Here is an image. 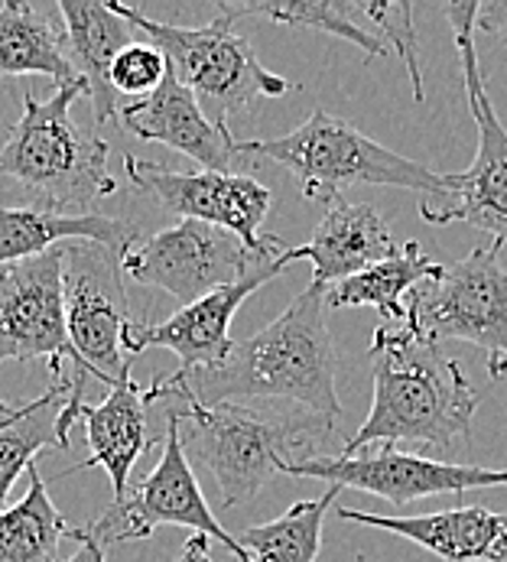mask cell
Segmentation results:
<instances>
[{
    "label": "cell",
    "mask_w": 507,
    "mask_h": 562,
    "mask_svg": "<svg viewBox=\"0 0 507 562\" xmlns=\"http://www.w3.org/2000/svg\"><path fill=\"white\" fill-rule=\"evenodd\" d=\"M371 413L341 456L397 442H417L442 456H452L459 442L469 446L478 394L439 341L414 331L407 322L381 325L371 335Z\"/></svg>",
    "instance_id": "6da1fadb"
},
{
    "label": "cell",
    "mask_w": 507,
    "mask_h": 562,
    "mask_svg": "<svg viewBox=\"0 0 507 562\" xmlns=\"http://www.w3.org/2000/svg\"><path fill=\"white\" fill-rule=\"evenodd\" d=\"M329 290L309 283L267 328L232 345L212 371H192L189 387L202 406L235 397H286L333 429L345 416L336 391V345L329 331Z\"/></svg>",
    "instance_id": "7a4b0ae2"
},
{
    "label": "cell",
    "mask_w": 507,
    "mask_h": 562,
    "mask_svg": "<svg viewBox=\"0 0 507 562\" xmlns=\"http://www.w3.org/2000/svg\"><path fill=\"white\" fill-rule=\"evenodd\" d=\"M150 401L176 416L179 439L189 459L205 465L218 484L222 507H241L283 475L290 456L303 446L313 419L290 413H263L241 403L202 406L182 371L147 387Z\"/></svg>",
    "instance_id": "3957f363"
},
{
    "label": "cell",
    "mask_w": 507,
    "mask_h": 562,
    "mask_svg": "<svg viewBox=\"0 0 507 562\" xmlns=\"http://www.w3.org/2000/svg\"><path fill=\"white\" fill-rule=\"evenodd\" d=\"M79 98H88L82 79L56 88L46 101L26 91L20 121L0 147V172L33 192L49 212L66 215H88V205L117 192L108 172V144L72 117Z\"/></svg>",
    "instance_id": "277c9868"
},
{
    "label": "cell",
    "mask_w": 507,
    "mask_h": 562,
    "mask_svg": "<svg viewBox=\"0 0 507 562\" xmlns=\"http://www.w3.org/2000/svg\"><path fill=\"white\" fill-rule=\"evenodd\" d=\"M241 154L257 166L277 162L296 182L306 199L333 205L348 186H397L417 189L422 195H449V176L401 157L378 140L364 137L354 124L316 108L296 131L277 140L241 144Z\"/></svg>",
    "instance_id": "5b68a950"
},
{
    "label": "cell",
    "mask_w": 507,
    "mask_h": 562,
    "mask_svg": "<svg viewBox=\"0 0 507 562\" xmlns=\"http://www.w3.org/2000/svg\"><path fill=\"white\" fill-rule=\"evenodd\" d=\"M147 43H154L169 63V72L182 81L212 124L228 127V117L248 111L260 98H283L293 85L260 66L251 43L232 30L228 16H215L205 26H169L150 20L144 10L111 3Z\"/></svg>",
    "instance_id": "8992f818"
},
{
    "label": "cell",
    "mask_w": 507,
    "mask_h": 562,
    "mask_svg": "<svg viewBox=\"0 0 507 562\" xmlns=\"http://www.w3.org/2000/svg\"><path fill=\"white\" fill-rule=\"evenodd\" d=\"M455 36L462 59V79L469 94V111L478 127V150L465 172L449 176V195H422L420 218L429 225H472L507 244V131L485 88V72L475 49L478 10L482 3H446L442 7Z\"/></svg>",
    "instance_id": "52a82bcc"
},
{
    "label": "cell",
    "mask_w": 507,
    "mask_h": 562,
    "mask_svg": "<svg viewBox=\"0 0 507 562\" xmlns=\"http://www.w3.org/2000/svg\"><path fill=\"white\" fill-rule=\"evenodd\" d=\"M502 247H475L410 293L407 325L432 341H469L488 355V374H507V270Z\"/></svg>",
    "instance_id": "ba28073f"
},
{
    "label": "cell",
    "mask_w": 507,
    "mask_h": 562,
    "mask_svg": "<svg viewBox=\"0 0 507 562\" xmlns=\"http://www.w3.org/2000/svg\"><path fill=\"white\" fill-rule=\"evenodd\" d=\"M286 247L251 250L225 228L182 218L176 228H164L150 238H137L124 254V273L140 286H157L182 306L241 283L254 267L280 257Z\"/></svg>",
    "instance_id": "9c48e42d"
},
{
    "label": "cell",
    "mask_w": 507,
    "mask_h": 562,
    "mask_svg": "<svg viewBox=\"0 0 507 562\" xmlns=\"http://www.w3.org/2000/svg\"><path fill=\"white\" fill-rule=\"evenodd\" d=\"M63 293L66 328L79 364L98 384L114 387L131 374L124 331L134 322L121 254L94 241L63 244Z\"/></svg>",
    "instance_id": "30bf717a"
},
{
    "label": "cell",
    "mask_w": 507,
    "mask_h": 562,
    "mask_svg": "<svg viewBox=\"0 0 507 562\" xmlns=\"http://www.w3.org/2000/svg\"><path fill=\"white\" fill-rule=\"evenodd\" d=\"M164 416H167V432H164V456H160L157 469L137 487H131L121 501H114L101 520L91 524L94 537L104 547H111V543L147 540L164 524L167 527H192L195 533L228 547V553L238 562H254L248 550L238 543V537H232L222 527V520L215 517V510L209 507L202 487L195 482V472L189 465V456L182 449L176 416L167 409H164Z\"/></svg>",
    "instance_id": "8fae6325"
},
{
    "label": "cell",
    "mask_w": 507,
    "mask_h": 562,
    "mask_svg": "<svg viewBox=\"0 0 507 562\" xmlns=\"http://www.w3.org/2000/svg\"><path fill=\"white\" fill-rule=\"evenodd\" d=\"M36 358L49 364L53 378H63L66 364H79L66 328L63 244L0 267V364Z\"/></svg>",
    "instance_id": "7c38bea8"
},
{
    "label": "cell",
    "mask_w": 507,
    "mask_h": 562,
    "mask_svg": "<svg viewBox=\"0 0 507 562\" xmlns=\"http://www.w3.org/2000/svg\"><path fill=\"white\" fill-rule=\"evenodd\" d=\"M283 475L293 479H319L333 487H354L374 497H384L397 507L439 497V494H459V491H478V487H502L507 484V469H482V465H455V462H436L414 452H401L397 446H378L374 452L364 449L358 456H313L303 462H290Z\"/></svg>",
    "instance_id": "4fadbf2b"
},
{
    "label": "cell",
    "mask_w": 507,
    "mask_h": 562,
    "mask_svg": "<svg viewBox=\"0 0 507 562\" xmlns=\"http://www.w3.org/2000/svg\"><path fill=\"white\" fill-rule=\"evenodd\" d=\"M127 182L157 199L167 212L179 218L205 222L232 232L251 250L283 247L273 235H260V225L273 205V192L254 176L232 172H179L160 162L127 157L124 160Z\"/></svg>",
    "instance_id": "5bb4252c"
},
{
    "label": "cell",
    "mask_w": 507,
    "mask_h": 562,
    "mask_svg": "<svg viewBox=\"0 0 507 562\" xmlns=\"http://www.w3.org/2000/svg\"><path fill=\"white\" fill-rule=\"evenodd\" d=\"M290 263H296L293 247H286L280 257L254 267L241 283L222 286V290L182 306L167 322H154V325L150 322H131L127 331H124V351L140 355L147 348H167L179 358L182 374L218 368L225 361V355L232 351V345H235L232 319H235L238 306L251 293H257L263 283H270L280 270H286Z\"/></svg>",
    "instance_id": "9a60e30c"
},
{
    "label": "cell",
    "mask_w": 507,
    "mask_h": 562,
    "mask_svg": "<svg viewBox=\"0 0 507 562\" xmlns=\"http://www.w3.org/2000/svg\"><path fill=\"white\" fill-rule=\"evenodd\" d=\"M117 114L134 137L164 144L199 162L205 172L238 176L241 166H251V160L241 154V140H235L228 127L212 124L195 94L182 81H176L172 72L150 98L131 101Z\"/></svg>",
    "instance_id": "2e32d148"
},
{
    "label": "cell",
    "mask_w": 507,
    "mask_h": 562,
    "mask_svg": "<svg viewBox=\"0 0 507 562\" xmlns=\"http://www.w3.org/2000/svg\"><path fill=\"white\" fill-rule=\"evenodd\" d=\"M348 524L397 533L446 562H507V514L488 507H455L420 517H384L354 507H338Z\"/></svg>",
    "instance_id": "e0dca14e"
},
{
    "label": "cell",
    "mask_w": 507,
    "mask_h": 562,
    "mask_svg": "<svg viewBox=\"0 0 507 562\" xmlns=\"http://www.w3.org/2000/svg\"><path fill=\"white\" fill-rule=\"evenodd\" d=\"M154 401L147 387H137L127 374L114 387H108V397L94 406L82 403L84 442L88 459L79 469H104L114 484V501H121L131 487V469L134 462L154 446Z\"/></svg>",
    "instance_id": "ac0fdd59"
},
{
    "label": "cell",
    "mask_w": 507,
    "mask_h": 562,
    "mask_svg": "<svg viewBox=\"0 0 507 562\" xmlns=\"http://www.w3.org/2000/svg\"><path fill=\"white\" fill-rule=\"evenodd\" d=\"M296 250V260L313 263V283L333 290L338 283L364 273L368 267L391 260L401 247L394 241L387 222L364 202L336 199L313 238Z\"/></svg>",
    "instance_id": "d6986e66"
},
{
    "label": "cell",
    "mask_w": 507,
    "mask_h": 562,
    "mask_svg": "<svg viewBox=\"0 0 507 562\" xmlns=\"http://www.w3.org/2000/svg\"><path fill=\"white\" fill-rule=\"evenodd\" d=\"M59 16L66 26V43L72 46V69L88 85L94 124L117 117V94L111 88V63L124 53L137 30L111 7L94 0H63Z\"/></svg>",
    "instance_id": "ffe728a7"
},
{
    "label": "cell",
    "mask_w": 507,
    "mask_h": 562,
    "mask_svg": "<svg viewBox=\"0 0 507 562\" xmlns=\"http://www.w3.org/2000/svg\"><path fill=\"white\" fill-rule=\"evenodd\" d=\"M88 381L79 364H69L63 378L23 406L0 401V510H7V497L16 479L36 465V456L46 449H63L59 442V416L76 387Z\"/></svg>",
    "instance_id": "44dd1931"
},
{
    "label": "cell",
    "mask_w": 507,
    "mask_h": 562,
    "mask_svg": "<svg viewBox=\"0 0 507 562\" xmlns=\"http://www.w3.org/2000/svg\"><path fill=\"white\" fill-rule=\"evenodd\" d=\"M94 241L124 254L137 241V228L111 215H66L36 205L7 209L0 205V267L40 257L59 244Z\"/></svg>",
    "instance_id": "7402d4cb"
},
{
    "label": "cell",
    "mask_w": 507,
    "mask_h": 562,
    "mask_svg": "<svg viewBox=\"0 0 507 562\" xmlns=\"http://www.w3.org/2000/svg\"><path fill=\"white\" fill-rule=\"evenodd\" d=\"M59 7H36L26 0H7L0 7V85L23 76H46L56 88L79 81L66 56V26L56 23Z\"/></svg>",
    "instance_id": "603a6c76"
},
{
    "label": "cell",
    "mask_w": 507,
    "mask_h": 562,
    "mask_svg": "<svg viewBox=\"0 0 507 562\" xmlns=\"http://www.w3.org/2000/svg\"><path fill=\"white\" fill-rule=\"evenodd\" d=\"M442 273V263L426 257L417 241H407L391 260H381L368 267L364 273L345 280L329 290V306H374L387 325H404L407 306L404 296L414 293L426 280H436Z\"/></svg>",
    "instance_id": "cb8c5ba5"
},
{
    "label": "cell",
    "mask_w": 507,
    "mask_h": 562,
    "mask_svg": "<svg viewBox=\"0 0 507 562\" xmlns=\"http://www.w3.org/2000/svg\"><path fill=\"white\" fill-rule=\"evenodd\" d=\"M26 494L0 510V562H56L63 537H72L76 527L56 510L49 487L33 465Z\"/></svg>",
    "instance_id": "d4e9b609"
},
{
    "label": "cell",
    "mask_w": 507,
    "mask_h": 562,
    "mask_svg": "<svg viewBox=\"0 0 507 562\" xmlns=\"http://www.w3.org/2000/svg\"><path fill=\"white\" fill-rule=\"evenodd\" d=\"M222 16H228L232 23L241 16H267L273 23L283 26H306V30H319L338 40L354 43L358 49H364L371 59L374 56H387L391 49L371 33L368 23H361L358 3L354 0H263V3H222L218 7Z\"/></svg>",
    "instance_id": "484cf974"
},
{
    "label": "cell",
    "mask_w": 507,
    "mask_h": 562,
    "mask_svg": "<svg viewBox=\"0 0 507 562\" xmlns=\"http://www.w3.org/2000/svg\"><path fill=\"white\" fill-rule=\"evenodd\" d=\"M338 487H329L316 501H296L277 520L248 527L238 543L248 550L254 562H316L323 547L326 510L333 507Z\"/></svg>",
    "instance_id": "4316f807"
},
{
    "label": "cell",
    "mask_w": 507,
    "mask_h": 562,
    "mask_svg": "<svg viewBox=\"0 0 507 562\" xmlns=\"http://www.w3.org/2000/svg\"><path fill=\"white\" fill-rule=\"evenodd\" d=\"M358 13L371 26V33L387 46L404 56V66L410 72L414 98L422 101V72H420V46H417V30H414V7L410 3H387V0H354Z\"/></svg>",
    "instance_id": "83f0119b"
},
{
    "label": "cell",
    "mask_w": 507,
    "mask_h": 562,
    "mask_svg": "<svg viewBox=\"0 0 507 562\" xmlns=\"http://www.w3.org/2000/svg\"><path fill=\"white\" fill-rule=\"evenodd\" d=\"M169 76L167 56L154 43H131L111 63V88L114 94H127L134 101L150 98Z\"/></svg>",
    "instance_id": "f1b7e54d"
},
{
    "label": "cell",
    "mask_w": 507,
    "mask_h": 562,
    "mask_svg": "<svg viewBox=\"0 0 507 562\" xmlns=\"http://www.w3.org/2000/svg\"><path fill=\"white\" fill-rule=\"evenodd\" d=\"M478 30L492 33L507 49V0L482 3V10H478Z\"/></svg>",
    "instance_id": "f546056e"
},
{
    "label": "cell",
    "mask_w": 507,
    "mask_h": 562,
    "mask_svg": "<svg viewBox=\"0 0 507 562\" xmlns=\"http://www.w3.org/2000/svg\"><path fill=\"white\" fill-rule=\"evenodd\" d=\"M72 540H79V550H76L69 560H63V562H108L104 560V543L94 537L91 524H88V527H76Z\"/></svg>",
    "instance_id": "4dcf8cb0"
},
{
    "label": "cell",
    "mask_w": 507,
    "mask_h": 562,
    "mask_svg": "<svg viewBox=\"0 0 507 562\" xmlns=\"http://www.w3.org/2000/svg\"><path fill=\"white\" fill-rule=\"evenodd\" d=\"M176 562H212V547H209V537H202V533H192V537L185 540V547H182V553H179V560Z\"/></svg>",
    "instance_id": "1f68e13d"
}]
</instances>
